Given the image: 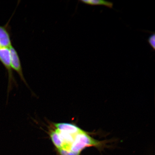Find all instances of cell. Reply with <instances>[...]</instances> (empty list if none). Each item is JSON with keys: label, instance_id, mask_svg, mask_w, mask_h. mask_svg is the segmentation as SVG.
Instances as JSON below:
<instances>
[{"label": "cell", "instance_id": "obj_4", "mask_svg": "<svg viewBox=\"0 0 155 155\" xmlns=\"http://www.w3.org/2000/svg\"><path fill=\"white\" fill-rule=\"evenodd\" d=\"M10 19L4 26L0 25V48H9L12 45L9 30Z\"/></svg>", "mask_w": 155, "mask_h": 155}, {"label": "cell", "instance_id": "obj_9", "mask_svg": "<svg viewBox=\"0 0 155 155\" xmlns=\"http://www.w3.org/2000/svg\"><path fill=\"white\" fill-rule=\"evenodd\" d=\"M147 41L153 50H154L155 49V34L154 33L149 37L148 40H147Z\"/></svg>", "mask_w": 155, "mask_h": 155}, {"label": "cell", "instance_id": "obj_2", "mask_svg": "<svg viewBox=\"0 0 155 155\" xmlns=\"http://www.w3.org/2000/svg\"><path fill=\"white\" fill-rule=\"evenodd\" d=\"M0 62L5 67L8 75V94L10 90L13 82H15L11 63L10 53L9 48H0Z\"/></svg>", "mask_w": 155, "mask_h": 155}, {"label": "cell", "instance_id": "obj_1", "mask_svg": "<svg viewBox=\"0 0 155 155\" xmlns=\"http://www.w3.org/2000/svg\"><path fill=\"white\" fill-rule=\"evenodd\" d=\"M101 141L96 140L84 130H81L75 135L74 141L71 145L70 150L72 152L80 154L83 150L87 147L101 146Z\"/></svg>", "mask_w": 155, "mask_h": 155}, {"label": "cell", "instance_id": "obj_8", "mask_svg": "<svg viewBox=\"0 0 155 155\" xmlns=\"http://www.w3.org/2000/svg\"><path fill=\"white\" fill-rule=\"evenodd\" d=\"M59 153L61 155H79L80 154L72 152L68 149L62 148L58 150Z\"/></svg>", "mask_w": 155, "mask_h": 155}, {"label": "cell", "instance_id": "obj_7", "mask_svg": "<svg viewBox=\"0 0 155 155\" xmlns=\"http://www.w3.org/2000/svg\"><path fill=\"white\" fill-rule=\"evenodd\" d=\"M82 3L91 5H102L109 8H113L114 3L112 2L104 1V0H81L79 1Z\"/></svg>", "mask_w": 155, "mask_h": 155}, {"label": "cell", "instance_id": "obj_5", "mask_svg": "<svg viewBox=\"0 0 155 155\" xmlns=\"http://www.w3.org/2000/svg\"><path fill=\"white\" fill-rule=\"evenodd\" d=\"M56 129L59 131L75 134L82 130L74 124L68 123H59L54 124Z\"/></svg>", "mask_w": 155, "mask_h": 155}, {"label": "cell", "instance_id": "obj_3", "mask_svg": "<svg viewBox=\"0 0 155 155\" xmlns=\"http://www.w3.org/2000/svg\"><path fill=\"white\" fill-rule=\"evenodd\" d=\"M10 53L11 63L12 69L16 71L20 77L21 80L27 85L23 74L22 64L20 58L15 48L12 45L9 48Z\"/></svg>", "mask_w": 155, "mask_h": 155}, {"label": "cell", "instance_id": "obj_6", "mask_svg": "<svg viewBox=\"0 0 155 155\" xmlns=\"http://www.w3.org/2000/svg\"><path fill=\"white\" fill-rule=\"evenodd\" d=\"M50 137L52 142L58 150L64 148V145L59 133L56 130L50 132Z\"/></svg>", "mask_w": 155, "mask_h": 155}]
</instances>
